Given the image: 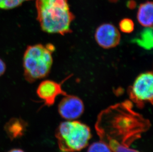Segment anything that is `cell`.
Listing matches in <instances>:
<instances>
[{"instance_id": "obj_5", "label": "cell", "mask_w": 153, "mask_h": 152, "mask_svg": "<svg viewBox=\"0 0 153 152\" xmlns=\"http://www.w3.org/2000/svg\"><path fill=\"white\" fill-rule=\"evenodd\" d=\"M129 97L139 108L145 103H153V76L151 72L140 74L135 80L129 89Z\"/></svg>"}, {"instance_id": "obj_2", "label": "cell", "mask_w": 153, "mask_h": 152, "mask_svg": "<svg viewBox=\"0 0 153 152\" xmlns=\"http://www.w3.org/2000/svg\"><path fill=\"white\" fill-rule=\"evenodd\" d=\"M38 20L44 31L65 35L71 30L74 15L67 0H37Z\"/></svg>"}, {"instance_id": "obj_9", "label": "cell", "mask_w": 153, "mask_h": 152, "mask_svg": "<svg viewBox=\"0 0 153 152\" xmlns=\"http://www.w3.org/2000/svg\"><path fill=\"white\" fill-rule=\"evenodd\" d=\"M27 124L20 118H13L4 125V129L7 135L11 140L22 137L26 132Z\"/></svg>"}, {"instance_id": "obj_1", "label": "cell", "mask_w": 153, "mask_h": 152, "mask_svg": "<svg viewBox=\"0 0 153 152\" xmlns=\"http://www.w3.org/2000/svg\"><path fill=\"white\" fill-rule=\"evenodd\" d=\"M150 126L148 120L133 110L131 101L126 100L102 111L95 129L100 140L112 152H140L131 146Z\"/></svg>"}, {"instance_id": "obj_4", "label": "cell", "mask_w": 153, "mask_h": 152, "mask_svg": "<svg viewBox=\"0 0 153 152\" xmlns=\"http://www.w3.org/2000/svg\"><path fill=\"white\" fill-rule=\"evenodd\" d=\"M55 136L62 152H77L88 145L91 131L84 123L71 120L62 122L56 131Z\"/></svg>"}, {"instance_id": "obj_6", "label": "cell", "mask_w": 153, "mask_h": 152, "mask_svg": "<svg viewBox=\"0 0 153 152\" xmlns=\"http://www.w3.org/2000/svg\"><path fill=\"white\" fill-rule=\"evenodd\" d=\"M59 102L58 111L64 119L71 121L79 118L84 111L82 101L77 96L65 95Z\"/></svg>"}, {"instance_id": "obj_7", "label": "cell", "mask_w": 153, "mask_h": 152, "mask_svg": "<svg viewBox=\"0 0 153 152\" xmlns=\"http://www.w3.org/2000/svg\"><path fill=\"white\" fill-rule=\"evenodd\" d=\"M95 38L97 43L104 49H111L119 45L120 35L113 24L105 23L100 25L96 31Z\"/></svg>"}, {"instance_id": "obj_13", "label": "cell", "mask_w": 153, "mask_h": 152, "mask_svg": "<svg viewBox=\"0 0 153 152\" xmlns=\"http://www.w3.org/2000/svg\"><path fill=\"white\" fill-rule=\"evenodd\" d=\"M28 0H0V9L8 10L17 7Z\"/></svg>"}, {"instance_id": "obj_14", "label": "cell", "mask_w": 153, "mask_h": 152, "mask_svg": "<svg viewBox=\"0 0 153 152\" xmlns=\"http://www.w3.org/2000/svg\"><path fill=\"white\" fill-rule=\"evenodd\" d=\"M120 28L123 33H130L134 30V24L133 21L130 19L125 18L120 22Z\"/></svg>"}, {"instance_id": "obj_10", "label": "cell", "mask_w": 153, "mask_h": 152, "mask_svg": "<svg viewBox=\"0 0 153 152\" xmlns=\"http://www.w3.org/2000/svg\"><path fill=\"white\" fill-rule=\"evenodd\" d=\"M153 7L152 1H147L139 7L137 19L140 24L145 27H152L153 24Z\"/></svg>"}, {"instance_id": "obj_15", "label": "cell", "mask_w": 153, "mask_h": 152, "mask_svg": "<svg viewBox=\"0 0 153 152\" xmlns=\"http://www.w3.org/2000/svg\"><path fill=\"white\" fill-rule=\"evenodd\" d=\"M6 66L4 62L0 58V77L4 74L6 71Z\"/></svg>"}, {"instance_id": "obj_11", "label": "cell", "mask_w": 153, "mask_h": 152, "mask_svg": "<svg viewBox=\"0 0 153 152\" xmlns=\"http://www.w3.org/2000/svg\"><path fill=\"white\" fill-rule=\"evenodd\" d=\"M153 29L150 27H145L133 41L142 48L150 50L153 47Z\"/></svg>"}, {"instance_id": "obj_3", "label": "cell", "mask_w": 153, "mask_h": 152, "mask_svg": "<svg viewBox=\"0 0 153 152\" xmlns=\"http://www.w3.org/2000/svg\"><path fill=\"white\" fill-rule=\"evenodd\" d=\"M53 49L51 45L37 44L27 46L23 58L24 74L26 80L33 82L48 75L53 63L52 54Z\"/></svg>"}, {"instance_id": "obj_8", "label": "cell", "mask_w": 153, "mask_h": 152, "mask_svg": "<svg viewBox=\"0 0 153 152\" xmlns=\"http://www.w3.org/2000/svg\"><path fill=\"white\" fill-rule=\"evenodd\" d=\"M38 96L42 99L45 105L51 106L55 103L59 95H67L62 90L60 83L51 80H44L41 83L37 89Z\"/></svg>"}, {"instance_id": "obj_16", "label": "cell", "mask_w": 153, "mask_h": 152, "mask_svg": "<svg viewBox=\"0 0 153 152\" xmlns=\"http://www.w3.org/2000/svg\"><path fill=\"white\" fill-rule=\"evenodd\" d=\"M7 152H25V151L20 149H18V148H15L13 149L10 150V151Z\"/></svg>"}, {"instance_id": "obj_12", "label": "cell", "mask_w": 153, "mask_h": 152, "mask_svg": "<svg viewBox=\"0 0 153 152\" xmlns=\"http://www.w3.org/2000/svg\"><path fill=\"white\" fill-rule=\"evenodd\" d=\"M87 152H112L108 146L100 140L91 144Z\"/></svg>"}]
</instances>
